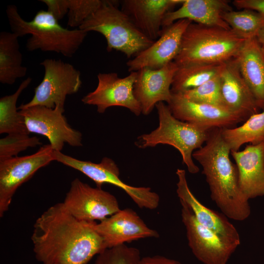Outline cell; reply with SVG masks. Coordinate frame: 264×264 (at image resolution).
Returning <instances> with one entry per match:
<instances>
[{
	"label": "cell",
	"mask_w": 264,
	"mask_h": 264,
	"mask_svg": "<svg viewBox=\"0 0 264 264\" xmlns=\"http://www.w3.org/2000/svg\"><path fill=\"white\" fill-rule=\"evenodd\" d=\"M96 223L77 219L63 202L50 206L33 225L31 239L36 259L43 264H87L107 249Z\"/></svg>",
	"instance_id": "cell-1"
},
{
	"label": "cell",
	"mask_w": 264,
	"mask_h": 264,
	"mask_svg": "<svg viewBox=\"0 0 264 264\" xmlns=\"http://www.w3.org/2000/svg\"><path fill=\"white\" fill-rule=\"evenodd\" d=\"M221 129L209 130L205 145L192 156L202 166L211 199L222 213L228 219L243 221L250 215V206L240 189L237 167L230 159L231 150L222 136Z\"/></svg>",
	"instance_id": "cell-2"
},
{
	"label": "cell",
	"mask_w": 264,
	"mask_h": 264,
	"mask_svg": "<svg viewBox=\"0 0 264 264\" xmlns=\"http://www.w3.org/2000/svg\"><path fill=\"white\" fill-rule=\"evenodd\" d=\"M6 12L12 32L19 37L31 35L26 44L30 51L40 49L72 57L88 34L79 28H64L48 11L39 10L30 22L21 17L15 5H8Z\"/></svg>",
	"instance_id": "cell-3"
},
{
	"label": "cell",
	"mask_w": 264,
	"mask_h": 264,
	"mask_svg": "<svg viewBox=\"0 0 264 264\" xmlns=\"http://www.w3.org/2000/svg\"><path fill=\"white\" fill-rule=\"evenodd\" d=\"M245 41L231 29L192 22L174 62L177 66L222 64L238 57Z\"/></svg>",
	"instance_id": "cell-4"
},
{
	"label": "cell",
	"mask_w": 264,
	"mask_h": 264,
	"mask_svg": "<svg viewBox=\"0 0 264 264\" xmlns=\"http://www.w3.org/2000/svg\"><path fill=\"white\" fill-rule=\"evenodd\" d=\"M118 1L102 0L99 8L78 28L87 32L101 34L107 42V50L120 51L128 58L136 56L152 45L129 17L118 8Z\"/></svg>",
	"instance_id": "cell-5"
},
{
	"label": "cell",
	"mask_w": 264,
	"mask_h": 264,
	"mask_svg": "<svg viewBox=\"0 0 264 264\" xmlns=\"http://www.w3.org/2000/svg\"><path fill=\"white\" fill-rule=\"evenodd\" d=\"M157 110L159 125L150 133L139 136L136 144L139 148L154 147L159 144H167L176 148L180 153L182 162L188 172L198 173L199 169L195 164L192 154L195 150L199 149L207 140L208 130L176 118L172 113L168 105L158 103Z\"/></svg>",
	"instance_id": "cell-6"
},
{
	"label": "cell",
	"mask_w": 264,
	"mask_h": 264,
	"mask_svg": "<svg viewBox=\"0 0 264 264\" xmlns=\"http://www.w3.org/2000/svg\"><path fill=\"white\" fill-rule=\"evenodd\" d=\"M40 64L44 68V78L35 88L32 99L21 104L19 110L36 106L64 109L67 95L77 93L82 86L81 73L72 65L52 59H45Z\"/></svg>",
	"instance_id": "cell-7"
},
{
	"label": "cell",
	"mask_w": 264,
	"mask_h": 264,
	"mask_svg": "<svg viewBox=\"0 0 264 264\" xmlns=\"http://www.w3.org/2000/svg\"><path fill=\"white\" fill-rule=\"evenodd\" d=\"M54 161L79 171L92 180L97 187L104 184L113 185L123 190L141 208L154 209L159 204V195L146 187H134L124 182L119 177L120 171L115 162L105 157L95 163L78 159L60 151H53Z\"/></svg>",
	"instance_id": "cell-8"
},
{
	"label": "cell",
	"mask_w": 264,
	"mask_h": 264,
	"mask_svg": "<svg viewBox=\"0 0 264 264\" xmlns=\"http://www.w3.org/2000/svg\"><path fill=\"white\" fill-rule=\"evenodd\" d=\"M19 110L28 132L47 137L54 151L61 152L65 143L72 147L82 146V134L67 123L63 115L64 109L36 106Z\"/></svg>",
	"instance_id": "cell-9"
},
{
	"label": "cell",
	"mask_w": 264,
	"mask_h": 264,
	"mask_svg": "<svg viewBox=\"0 0 264 264\" xmlns=\"http://www.w3.org/2000/svg\"><path fill=\"white\" fill-rule=\"evenodd\" d=\"M50 144L34 154L0 160V217L9 209L16 191L40 168L54 160Z\"/></svg>",
	"instance_id": "cell-10"
},
{
	"label": "cell",
	"mask_w": 264,
	"mask_h": 264,
	"mask_svg": "<svg viewBox=\"0 0 264 264\" xmlns=\"http://www.w3.org/2000/svg\"><path fill=\"white\" fill-rule=\"evenodd\" d=\"M77 219L101 221L120 210L116 198L101 188H94L76 178L71 183L63 202Z\"/></svg>",
	"instance_id": "cell-11"
},
{
	"label": "cell",
	"mask_w": 264,
	"mask_h": 264,
	"mask_svg": "<svg viewBox=\"0 0 264 264\" xmlns=\"http://www.w3.org/2000/svg\"><path fill=\"white\" fill-rule=\"evenodd\" d=\"M136 76V71L131 72L124 78L119 77L116 72L99 73L97 87L81 101L84 104L96 106L100 113L111 107L119 106L139 116L142 113L141 107L133 93Z\"/></svg>",
	"instance_id": "cell-12"
},
{
	"label": "cell",
	"mask_w": 264,
	"mask_h": 264,
	"mask_svg": "<svg viewBox=\"0 0 264 264\" xmlns=\"http://www.w3.org/2000/svg\"><path fill=\"white\" fill-rule=\"evenodd\" d=\"M181 219L194 255L204 264H226L237 248L201 224L189 206L180 200Z\"/></svg>",
	"instance_id": "cell-13"
},
{
	"label": "cell",
	"mask_w": 264,
	"mask_h": 264,
	"mask_svg": "<svg viewBox=\"0 0 264 264\" xmlns=\"http://www.w3.org/2000/svg\"><path fill=\"white\" fill-rule=\"evenodd\" d=\"M191 22L189 20H180L163 28L160 37L152 45L127 62L129 71L142 68L159 69L174 61L179 52L183 35Z\"/></svg>",
	"instance_id": "cell-14"
},
{
	"label": "cell",
	"mask_w": 264,
	"mask_h": 264,
	"mask_svg": "<svg viewBox=\"0 0 264 264\" xmlns=\"http://www.w3.org/2000/svg\"><path fill=\"white\" fill-rule=\"evenodd\" d=\"M168 105L172 114L177 119L208 130L232 128L245 121L239 115L224 108L189 101L180 93H172Z\"/></svg>",
	"instance_id": "cell-15"
},
{
	"label": "cell",
	"mask_w": 264,
	"mask_h": 264,
	"mask_svg": "<svg viewBox=\"0 0 264 264\" xmlns=\"http://www.w3.org/2000/svg\"><path fill=\"white\" fill-rule=\"evenodd\" d=\"M177 68L173 61L159 69L142 68L136 71L133 93L141 106L142 113L149 114L159 102H170L171 86Z\"/></svg>",
	"instance_id": "cell-16"
},
{
	"label": "cell",
	"mask_w": 264,
	"mask_h": 264,
	"mask_svg": "<svg viewBox=\"0 0 264 264\" xmlns=\"http://www.w3.org/2000/svg\"><path fill=\"white\" fill-rule=\"evenodd\" d=\"M94 228L103 239L107 248L147 238H157L158 232L149 228L132 209L119 210L96 223Z\"/></svg>",
	"instance_id": "cell-17"
},
{
	"label": "cell",
	"mask_w": 264,
	"mask_h": 264,
	"mask_svg": "<svg viewBox=\"0 0 264 264\" xmlns=\"http://www.w3.org/2000/svg\"><path fill=\"white\" fill-rule=\"evenodd\" d=\"M219 76L220 92L224 107L244 121L260 112V109L244 80L237 59L222 64Z\"/></svg>",
	"instance_id": "cell-18"
},
{
	"label": "cell",
	"mask_w": 264,
	"mask_h": 264,
	"mask_svg": "<svg viewBox=\"0 0 264 264\" xmlns=\"http://www.w3.org/2000/svg\"><path fill=\"white\" fill-rule=\"evenodd\" d=\"M176 174L178 177L177 196L191 208L197 220L225 242L238 247L241 242L240 235L228 218L223 213L204 206L195 197L188 186L184 170L177 169Z\"/></svg>",
	"instance_id": "cell-19"
},
{
	"label": "cell",
	"mask_w": 264,
	"mask_h": 264,
	"mask_svg": "<svg viewBox=\"0 0 264 264\" xmlns=\"http://www.w3.org/2000/svg\"><path fill=\"white\" fill-rule=\"evenodd\" d=\"M184 0H123L121 9L137 29L155 41L160 36L165 15Z\"/></svg>",
	"instance_id": "cell-20"
},
{
	"label": "cell",
	"mask_w": 264,
	"mask_h": 264,
	"mask_svg": "<svg viewBox=\"0 0 264 264\" xmlns=\"http://www.w3.org/2000/svg\"><path fill=\"white\" fill-rule=\"evenodd\" d=\"M238 172L240 189L247 199L264 196V142L231 151Z\"/></svg>",
	"instance_id": "cell-21"
},
{
	"label": "cell",
	"mask_w": 264,
	"mask_h": 264,
	"mask_svg": "<svg viewBox=\"0 0 264 264\" xmlns=\"http://www.w3.org/2000/svg\"><path fill=\"white\" fill-rule=\"evenodd\" d=\"M232 10L224 0H184L180 7L168 12L162 22V28L183 19L196 23L231 29L222 18V14Z\"/></svg>",
	"instance_id": "cell-22"
},
{
	"label": "cell",
	"mask_w": 264,
	"mask_h": 264,
	"mask_svg": "<svg viewBox=\"0 0 264 264\" xmlns=\"http://www.w3.org/2000/svg\"><path fill=\"white\" fill-rule=\"evenodd\" d=\"M241 73L260 109L264 110V49L256 38L246 40L236 58Z\"/></svg>",
	"instance_id": "cell-23"
},
{
	"label": "cell",
	"mask_w": 264,
	"mask_h": 264,
	"mask_svg": "<svg viewBox=\"0 0 264 264\" xmlns=\"http://www.w3.org/2000/svg\"><path fill=\"white\" fill-rule=\"evenodd\" d=\"M19 38L13 32L0 33V82L2 84L13 85L26 74L27 68L22 66Z\"/></svg>",
	"instance_id": "cell-24"
},
{
	"label": "cell",
	"mask_w": 264,
	"mask_h": 264,
	"mask_svg": "<svg viewBox=\"0 0 264 264\" xmlns=\"http://www.w3.org/2000/svg\"><path fill=\"white\" fill-rule=\"evenodd\" d=\"M221 132L231 151H239L245 143L264 142V110L252 115L238 127L222 128Z\"/></svg>",
	"instance_id": "cell-25"
},
{
	"label": "cell",
	"mask_w": 264,
	"mask_h": 264,
	"mask_svg": "<svg viewBox=\"0 0 264 264\" xmlns=\"http://www.w3.org/2000/svg\"><path fill=\"white\" fill-rule=\"evenodd\" d=\"M32 79L27 77L12 94L0 99V133L29 134L23 116L18 111L17 102L20 94L30 84Z\"/></svg>",
	"instance_id": "cell-26"
},
{
	"label": "cell",
	"mask_w": 264,
	"mask_h": 264,
	"mask_svg": "<svg viewBox=\"0 0 264 264\" xmlns=\"http://www.w3.org/2000/svg\"><path fill=\"white\" fill-rule=\"evenodd\" d=\"M222 64L178 66L171 86L172 92L182 93L201 85L218 75Z\"/></svg>",
	"instance_id": "cell-27"
},
{
	"label": "cell",
	"mask_w": 264,
	"mask_h": 264,
	"mask_svg": "<svg viewBox=\"0 0 264 264\" xmlns=\"http://www.w3.org/2000/svg\"><path fill=\"white\" fill-rule=\"evenodd\" d=\"M222 18L237 36L245 40L256 38L264 27V16L251 9L227 11Z\"/></svg>",
	"instance_id": "cell-28"
},
{
	"label": "cell",
	"mask_w": 264,
	"mask_h": 264,
	"mask_svg": "<svg viewBox=\"0 0 264 264\" xmlns=\"http://www.w3.org/2000/svg\"><path fill=\"white\" fill-rule=\"evenodd\" d=\"M180 93L189 101L225 109L221 96L219 74L197 88Z\"/></svg>",
	"instance_id": "cell-29"
},
{
	"label": "cell",
	"mask_w": 264,
	"mask_h": 264,
	"mask_svg": "<svg viewBox=\"0 0 264 264\" xmlns=\"http://www.w3.org/2000/svg\"><path fill=\"white\" fill-rule=\"evenodd\" d=\"M42 144L36 136L29 134H7L0 139V160L18 156V154L28 148Z\"/></svg>",
	"instance_id": "cell-30"
},
{
	"label": "cell",
	"mask_w": 264,
	"mask_h": 264,
	"mask_svg": "<svg viewBox=\"0 0 264 264\" xmlns=\"http://www.w3.org/2000/svg\"><path fill=\"white\" fill-rule=\"evenodd\" d=\"M140 259L137 248L123 244L105 249L98 255L94 264H136Z\"/></svg>",
	"instance_id": "cell-31"
},
{
	"label": "cell",
	"mask_w": 264,
	"mask_h": 264,
	"mask_svg": "<svg viewBox=\"0 0 264 264\" xmlns=\"http://www.w3.org/2000/svg\"><path fill=\"white\" fill-rule=\"evenodd\" d=\"M67 25L78 28L101 5L102 0H68Z\"/></svg>",
	"instance_id": "cell-32"
},
{
	"label": "cell",
	"mask_w": 264,
	"mask_h": 264,
	"mask_svg": "<svg viewBox=\"0 0 264 264\" xmlns=\"http://www.w3.org/2000/svg\"><path fill=\"white\" fill-rule=\"evenodd\" d=\"M47 7V11L58 21L62 19L68 11V0H41Z\"/></svg>",
	"instance_id": "cell-33"
},
{
	"label": "cell",
	"mask_w": 264,
	"mask_h": 264,
	"mask_svg": "<svg viewBox=\"0 0 264 264\" xmlns=\"http://www.w3.org/2000/svg\"><path fill=\"white\" fill-rule=\"evenodd\" d=\"M233 3L238 8L251 9L264 16V0H235Z\"/></svg>",
	"instance_id": "cell-34"
},
{
	"label": "cell",
	"mask_w": 264,
	"mask_h": 264,
	"mask_svg": "<svg viewBox=\"0 0 264 264\" xmlns=\"http://www.w3.org/2000/svg\"><path fill=\"white\" fill-rule=\"evenodd\" d=\"M136 264H182L179 262L164 256H147L141 259Z\"/></svg>",
	"instance_id": "cell-35"
},
{
	"label": "cell",
	"mask_w": 264,
	"mask_h": 264,
	"mask_svg": "<svg viewBox=\"0 0 264 264\" xmlns=\"http://www.w3.org/2000/svg\"><path fill=\"white\" fill-rule=\"evenodd\" d=\"M256 38L259 43L264 47V27L260 31Z\"/></svg>",
	"instance_id": "cell-36"
},
{
	"label": "cell",
	"mask_w": 264,
	"mask_h": 264,
	"mask_svg": "<svg viewBox=\"0 0 264 264\" xmlns=\"http://www.w3.org/2000/svg\"><path fill=\"white\" fill-rule=\"evenodd\" d=\"M264 49V47H263Z\"/></svg>",
	"instance_id": "cell-37"
}]
</instances>
